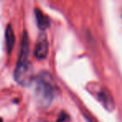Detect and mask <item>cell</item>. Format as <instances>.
Listing matches in <instances>:
<instances>
[{"instance_id": "1", "label": "cell", "mask_w": 122, "mask_h": 122, "mask_svg": "<svg viewBox=\"0 0 122 122\" xmlns=\"http://www.w3.org/2000/svg\"><path fill=\"white\" fill-rule=\"evenodd\" d=\"M35 95L42 106L48 107L54 98L53 80L48 74L40 75L35 81Z\"/></svg>"}, {"instance_id": "4", "label": "cell", "mask_w": 122, "mask_h": 122, "mask_svg": "<svg viewBox=\"0 0 122 122\" xmlns=\"http://www.w3.org/2000/svg\"><path fill=\"white\" fill-rule=\"evenodd\" d=\"M34 13H35L36 20H37V24L39 29L43 31L47 29L50 25V19L46 15H44V13L39 9H36L34 10Z\"/></svg>"}, {"instance_id": "5", "label": "cell", "mask_w": 122, "mask_h": 122, "mask_svg": "<svg viewBox=\"0 0 122 122\" xmlns=\"http://www.w3.org/2000/svg\"><path fill=\"white\" fill-rule=\"evenodd\" d=\"M5 44H6V49L9 54H11L13 49H14V43H15V37H14V33L13 30V28L11 25H8L5 31Z\"/></svg>"}, {"instance_id": "3", "label": "cell", "mask_w": 122, "mask_h": 122, "mask_svg": "<svg viewBox=\"0 0 122 122\" xmlns=\"http://www.w3.org/2000/svg\"><path fill=\"white\" fill-rule=\"evenodd\" d=\"M48 53H49V42L47 36L44 33H42L38 38L34 50V55L37 59H44L47 57Z\"/></svg>"}, {"instance_id": "2", "label": "cell", "mask_w": 122, "mask_h": 122, "mask_svg": "<svg viewBox=\"0 0 122 122\" xmlns=\"http://www.w3.org/2000/svg\"><path fill=\"white\" fill-rule=\"evenodd\" d=\"M14 79L18 84L26 86L33 80V70L29 60L18 61L14 71Z\"/></svg>"}, {"instance_id": "7", "label": "cell", "mask_w": 122, "mask_h": 122, "mask_svg": "<svg viewBox=\"0 0 122 122\" xmlns=\"http://www.w3.org/2000/svg\"><path fill=\"white\" fill-rule=\"evenodd\" d=\"M66 118H67V115L65 113H61V115H59V120H57V122H64L66 120Z\"/></svg>"}, {"instance_id": "8", "label": "cell", "mask_w": 122, "mask_h": 122, "mask_svg": "<svg viewBox=\"0 0 122 122\" xmlns=\"http://www.w3.org/2000/svg\"><path fill=\"white\" fill-rule=\"evenodd\" d=\"M0 122H3V120H2V118H0Z\"/></svg>"}, {"instance_id": "6", "label": "cell", "mask_w": 122, "mask_h": 122, "mask_svg": "<svg viewBox=\"0 0 122 122\" xmlns=\"http://www.w3.org/2000/svg\"><path fill=\"white\" fill-rule=\"evenodd\" d=\"M97 96H98L99 100L103 103V105H105L106 108H112V107H113V105H112V102H111V100H110V97L108 96V95H107L105 91L98 92V93H97Z\"/></svg>"}]
</instances>
